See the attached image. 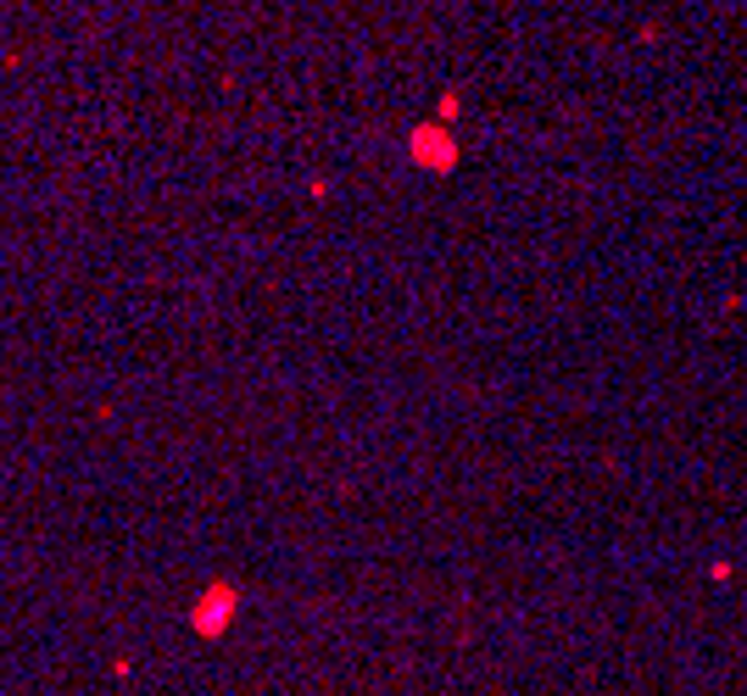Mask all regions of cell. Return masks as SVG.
Wrapping results in <instances>:
<instances>
[{
  "label": "cell",
  "instance_id": "1",
  "mask_svg": "<svg viewBox=\"0 0 747 696\" xmlns=\"http://www.w3.org/2000/svg\"><path fill=\"white\" fill-rule=\"evenodd\" d=\"M413 156H419V162H430V167L441 173V167H452L458 145H452V134H447L441 123H425L419 134H413Z\"/></svg>",
  "mask_w": 747,
  "mask_h": 696
}]
</instances>
